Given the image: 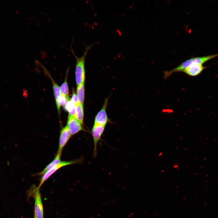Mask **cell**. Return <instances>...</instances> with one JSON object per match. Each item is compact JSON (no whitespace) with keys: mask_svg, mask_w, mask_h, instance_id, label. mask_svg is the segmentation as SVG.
I'll return each instance as SVG.
<instances>
[{"mask_svg":"<svg viewBox=\"0 0 218 218\" xmlns=\"http://www.w3.org/2000/svg\"><path fill=\"white\" fill-rule=\"evenodd\" d=\"M93 45L91 44L86 46L84 53L80 57L77 56L72 48L71 47V51L76 59L75 76L76 83L77 86L84 83L85 79V59L88 52Z\"/></svg>","mask_w":218,"mask_h":218,"instance_id":"cell-1","label":"cell"},{"mask_svg":"<svg viewBox=\"0 0 218 218\" xmlns=\"http://www.w3.org/2000/svg\"><path fill=\"white\" fill-rule=\"evenodd\" d=\"M218 57V54L213 55L193 58L189 59L182 63L179 66L170 71H164V78H166L173 73L182 71L184 69L194 64H202L214 58Z\"/></svg>","mask_w":218,"mask_h":218,"instance_id":"cell-2","label":"cell"},{"mask_svg":"<svg viewBox=\"0 0 218 218\" xmlns=\"http://www.w3.org/2000/svg\"><path fill=\"white\" fill-rule=\"evenodd\" d=\"M82 160L80 158L70 161H61L41 176L40 183L37 187L40 189L44 183L59 169L67 165L79 163L81 162Z\"/></svg>","mask_w":218,"mask_h":218,"instance_id":"cell-3","label":"cell"},{"mask_svg":"<svg viewBox=\"0 0 218 218\" xmlns=\"http://www.w3.org/2000/svg\"><path fill=\"white\" fill-rule=\"evenodd\" d=\"M32 191L35 200L34 215L36 218H44L43 207L40 189L37 187Z\"/></svg>","mask_w":218,"mask_h":218,"instance_id":"cell-4","label":"cell"},{"mask_svg":"<svg viewBox=\"0 0 218 218\" xmlns=\"http://www.w3.org/2000/svg\"><path fill=\"white\" fill-rule=\"evenodd\" d=\"M105 126L94 124L91 132L93 139L94 147L93 156L95 157L97 154V146L98 142L104 130Z\"/></svg>","mask_w":218,"mask_h":218,"instance_id":"cell-5","label":"cell"},{"mask_svg":"<svg viewBox=\"0 0 218 218\" xmlns=\"http://www.w3.org/2000/svg\"><path fill=\"white\" fill-rule=\"evenodd\" d=\"M66 126L69 129L71 136L81 131L84 130L82 125L74 117L69 115Z\"/></svg>","mask_w":218,"mask_h":218,"instance_id":"cell-6","label":"cell"},{"mask_svg":"<svg viewBox=\"0 0 218 218\" xmlns=\"http://www.w3.org/2000/svg\"><path fill=\"white\" fill-rule=\"evenodd\" d=\"M108 104V99H105L102 108L96 116L94 124L106 126L109 121L106 109Z\"/></svg>","mask_w":218,"mask_h":218,"instance_id":"cell-7","label":"cell"},{"mask_svg":"<svg viewBox=\"0 0 218 218\" xmlns=\"http://www.w3.org/2000/svg\"><path fill=\"white\" fill-rule=\"evenodd\" d=\"M71 136L69 129L67 126L61 129L59 137L58 152L62 153L63 148Z\"/></svg>","mask_w":218,"mask_h":218,"instance_id":"cell-8","label":"cell"},{"mask_svg":"<svg viewBox=\"0 0 218 218\" xmlns=\"http://www.w3.org/2000/svg\"><path fill=\"white\" fill-rule=\"evenodd\" d=\"M205 68L202 64H194L184 69L182 71L188 75L195 76L200 74Z\"/></svg>","mask_w":218,"mask_h":218,"instance_id":"cell-9","label":"cell"},{"mask_svg":"<svg viewBox=\"0 0 218 218\" xmlns=\"http://www.w3.org/2000/svg\"><path fill=\"white\" fill-rule=\"evenodd\" d=\"M61 153L57 152L55 157L53 160L47 165L41 171L35 174L34 176H42L46 172L59 163L61 161Z\"/></svg>","mask_w":218,"mask_h":218,"instance_id":"cell-10","label":"cell"},{"mask_svg":"<svg viewBox=\"0 0 218 218\" xmlns=\"http://www.w3.org/2000/svg\"><path fill=\"white\" fill-rule=\"evenodd\" d=\"M83 104L79 103L76 106V113L75 118L82 125L84 123Z\"/></svg>","mask_w":218,"mask_h":218,"instance_id":"cell-11","label":"cell"},{"mask_svg":"<svg viewBox=\"0 0 218 218\" xmlns=\"http://www.w3.org/2000/svg\"><path fill=\"white\" fill-rule=\"evenodd\" d=\"M64 109L68 112V115L75 117L76 113V105L70 99L64 106Z\"/></svg>","mask_w":218,"mask_h":218,"instance_id":"cell-12","label":"cell"},{"mask_svg":"<svg viewBox=\"0 0 218 218\" xmlns=\"http://www.w3.org/2000/svg\"><path fill=\"white\" fill-rule=\"evenodd\" d=\"M84 83L77 86L76 92L79 103L83 104L84 98Z\"/></svg>","mask_w":218,"mask_h":218,"instance_id":"cell-13","label":"cell"},{"mask_svg":"<svg viewBox=\"0 0 218 218\" xmlns=\"http://www.w3.org/2000/svg\"><path fill=\"white\" fill-rule=\"evenodd\" d=\"M68 71V70H67L64 81L61 85L60 88L61 95L64 96L68 98H69L68 87L67 81Z\"/></svg>","mask_w":218,"mask_h":218,"instance_id":"cell-14","label":"cell"},{"mask_svg":"<svg viewBox=\"0 0 218 218\" xmlns=\"http://www.w3.org/2000/svg\"><path fill=\"white\" fill-rule=\"evenodd\" d=\"M45 71L47 73L48 76H49V77H50L51 81L52 83L53 84V87L54 95L55 99L56 102L58 101L61 95L60 92V88L59 86L58 85V84L53 80L51 77L50 75L48 74V72H47L46 70Z\"/></svg>","mask_w":218,"mask_h":218,"instance_id":"cell-15","label":"cell"},{"mask_svg":"<svg viewBox=\"0 0 218 218\" xmlns=\"http://www.w3.org/2000/svg\"><path fill=\"white\" fill-rule=\"evenodd\" d=\"M69 100H70L69 98H68L64 96L61 95L58 101L56 102L58 112H60V107L64 106L67 101Z\"/></svg>","mask_w":218,"mask_h":218,"instance_id":"cell-16","label":"cell"},{"mask_svg":"<svg viewBox=\"0 0 218 218\" xmlns=\"http://www.w3.org/2000/svg\"><path fill=\"white\" fill-rule=\"evenodd\" d=\"M70 100L76 106L79 103L78 97L74 89L72 90V96Z\"/></svg>","mask_w":218,"mask_h":218,"instance_id":"cell-17","label":"cell"},{"mask_svg":"<svg viewBox=\"0 0 218 218\" xmlns=\"http://www.w3.org/2000/svg\"><path fill=\"white\" fill-rule=\"evenodd\" d=\"M34 218H36L35 216L34 215Z\"/></svg>","mask_w":218,"mask_h":218,"instance_id":"cell-18","label":"cell"}]
</instances>
